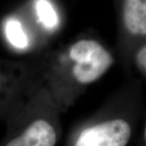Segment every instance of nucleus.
<instances>
[{"label":"nucleus","mask_w":146,"mask_h":146,"mask_svg":"<svg viewBox=\"0 0 146 146\" xmlns=\"http://www.w3.org/2000/svg\"><path fill=\"white\" fill-rule=\"evenodd\" d=\"M5 31L7 37L12 46L18 49H25L28 46V37L18 20L14 18L9 19L6 23Z\"/></svg>","instance_id":"nucleus-5"},{"label":"nucleus","mask_w":146,"mask_h":146,"mask_svg":"<svg viewBox=\"0 0 146 146\" xmlns=\"http://www.w3.org/2000/svg\"><path fill=\"white\" fill-rule=\"evenodd\" d=\"M137 60L141 66L146 68V46L142 48L137 55Z\"/></svg>","instance_id":"nucleus-7"},{"label":"nucleus","mask_w":146,"mask_h":146,"mask_svg":"<svg viewBox=\"0 0 146 146\" xmlns=\"http://www.w3.org/2000/svg\"><path fill=\"white\" fill-rule=\"evenodd\" d=\"M35 7L38 18L47 28H54L58 23L57 13L49 1H35Z\"/></svg>","instance_id":"nucleus-6"},{"label":"nucleus","mask_w":146,"mask_h":146,"mask_svg":"<svg viewBox=\"0 0 146 146\" xmlns=\"http://www.w3.org/2000/svg\"><path fill=\"white\" fill-rule=\"evenodd\" d=\"M130 136L131 127L125 120H110L84 129L75 146H126Z\"/></svg>","instance_id":"nucleus-2"},{"label":"nucleus","mask_w":146,"mask_h":146,"mask_svg":"<svg viewBox=\"0 0 146 146\" xmlns=\"http://www.w3.org/2000/svg\"><path fill=\"white\" fill-rule=\"evenodd\" d=\"M124 23L131 33L146 35V0H128L124 3Z\"/></svg>","instance_id":"nucleus-4"},{"label":"nucleus","mask_w":146,"mask_h":146,"mask_svg":"<svg viewBox=\"0 0 146 146\" xmlns=\"http://www.w3.org/2000/svg\"><path fill=\"white\" fill-rule=\"evenodd\" d=\"M56 133L52 125L46 120L32 123L23 134L11 141L7 146H54Z\"/></svg>","instance_id":"nucleus-3"},{"label":"nucleus","mask_w":146,"mask_h":146,"mask_svg":"<svg viewBox=\"0 0 146 146\" xmlns=\"http://www.w3.org/2000/svg\"><path fill=\"white\" fill-rule=\"evenodd\" d=\"M145 140L146 141V126H145Z\"/></svg>","instance_id":"nucleus-8"},{"label":"nucleus","mask_w":146,"mask_h":146,"mask_svg":"<svg viewBox=\"0 0 146 146\" xmlns=\"http://www.w3.org/2000/svg\"><path fill=\"white\" fill-rule=\"evenodd\" d=\"M70 57L76 62L73 75L81 84L95 81L113 63L110 53L94 40H81L75 43L70 50Z\"/></svg>","instance_id":"nucleus-1"}]
</instances>
